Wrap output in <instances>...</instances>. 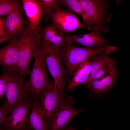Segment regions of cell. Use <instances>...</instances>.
<instances>
[{
  "instance_id": "obj_16",
  "label": "cell",
  "mask_w": 130,
  "mask_h": 130,
  "mask_svg": "<svg viewBox=\"0 0 130 130\" xmlns=\"http://www.w3.org/2000/svg\"><path fill=\"white\" fill-rule=\"evenodd\" d=\"M116 74V69L115 64L99 78L87 82L86 86L96 92H102L112 87Z\"/></svg>"
},
{
  "instance_id": "obj_25",
  "label": "cell",
  "mask_w": 130,
  "mask_h": 130,
  "mask_svg": "<svg viewBox=\"0 0 130 130\" xmlns=\"http://www.w3.org/2000/svg\"><path fill=\"white\" fill-rule=\"evenodd\" d=\"M64 130H77L75 129L74 127L72 125L69 127L66 128ZM86 130H90V129H88Z\"/></svg>"
},
{
  "instance_id": "obj_4",
  "label": "cell",
  "mask_w": 130,
  "mask_h": 130,
  "mask_svg": "<svg viewBox=\"0 0 130 130\" xmlns=\"http://www.w3.org/2000/svg\"><path fill=\"white\" fill-rule=\"evenodd\" d=\"M34 58V62L28 83L31 95L37 97L41 92L52 88L54 84L50 81L48 77L45 58L41 46Z\"/></svg>"
},
{
  "instance_id": "obj_17",
  "label": "cell",
  "mask_w": 130,
  "mask_h": 130,
  "mask_svg": "<svg viewBox=\"0 0 130 130\" xmlns=\"http://www.w3.org/2000/svg\"><path fill=\"white\" fill-rule=\"evenodd\" d=\"M31 112L27 122L34 130H47L44 113L40 102L32 104Z\"/></svg>"
},
{
  "instance_id": "obj_5",
  "label": "cell",
  "mask_w": 130,
  "mask_h": 130,
  "mask_svg": "<svg viewBox=\"0 0 130 130\" xmlns=\"http://www.w3.org/2000/svg\"><path fill=\"white\" fill-rule=\"evenodd\" d=\"M46 65L48 71L54 80V84L58 90L63 94L65 75L62 63L61 49L55 48L46 43L41 42Z\"/></svg>"
},
{
  "instance_id": "obj_15",
  "label": "cell",
  "mask_w": 130,
  "mask_h": 130,
  "mask_svg": "<svg viewBox=\"0 0 130 130\" xmlns=\"http://www.w3.org/2000/svg\"><path fill=\"white\" fill-rule=\"evenodd\" d=\"M40 42L47 43L57 49H61L67 44L65 35L53 24L41 28Z\"/></svg>"
},
{
  "instance_id": "obj_3",
  "label": "cell",
  "mask_w": 130,
  "mask_h": 130,
  "mask_svg": "<svg viewBox=\"0 0 130 130\" xmlns=\"http://www.w3.org/2000/svg\"><path fill=\"white\" fill-rule=\"evenodd\" d=\"M9 74L4 101L9 112L19 104L27 101L31 94L28 82L24 76L20 75L18 72H9Z\"/></svg>"
},
{
  "instance_id": "obj_21",
  "label": "cell",
  "mask_w": 130,
  "mask_h": 130,
  "mask_svg": "<svg viewBox=\"0 0 130 130\" xmlns=\"http://www.w3.org/2000/svg\"><path fill=\"white\" fill-rule=\"evenodd\" d=\"M22 7V1L21 2L17 0H0V16L8 14L16 9Z\"/></svg>"
},
{
  "instance_id": "obj_24",
  "label": "cell",
  "mask_w": 130,
  "mask_h": 130,
  "mask_svg": "<svg viewBox=\"0 0 130 130\" xmlns=\"http://www.w3.org/2000/svg\"><path fill=\"white\" fill-rule=\"evenodd\" d=\"M9 112L6 107L4 105L0 108V125H3L7 117V114Z\"/></svg>"
},
{
  "instance_id": "obj_14",
  "label": "cell",
  "mask_w": 130,
  "mask_h": 130,
  "mask_svg": "<svg viewBox=\"0 0 130 130\" xmlns=\"http://www.w3.org/2000/svg\"><path fill=\"white\" fill-rule=\"evenodd\" d=\"M17 41H11L0 50V64L4 70L18 72Z\"/></svg>"
},
{
  "instance_id": "obj_11",
  "label": "cell",
  "mask_w": 130,
  "mask_h": 130,
  "mask_svg": "<svg viewBox=\"0 0 130 130\" xmlns=\"http://www.w3.org/2000/svg\"><path fill=\"white\" fill-rule=\"evenodd\" d=\"M32 106L27 101L16 106L11 111L3 125L10 130H21L26 124L27 115Z\"/></svg>"
},
{
  "instance_id": "obj_10",
  "label": "cell",
  "mask_w": 130,
  "mask_h": 130,
  "mask_svg": "<svg viewBox=\"0 0 130 130\" xmlns=\"http://www.w3.org/2000/svg\"><path fill=\"white\" fill-rule=\"evenodd\" d=\"M62 96L54 84L52 88L42 93L40 102L46 119L53 117L63 101Z\"/></svg>"
},
{
  "instance_id": "obj_19",
  "label": "cell",
  "mask_w": 130,
  "mask_h": 130,
  "mask_svg": "<svg viewBox=\"0 0 130 130\" xmlns=\"http://www.w3.org/2000/svg\"><path fill=\"white\" fill-rule=\"evenodd\" d=\"M63 6L68 10L80 15L86 26L93 29L95 25L91 19L87 15L78 0H61Z\"/></svg>"
},
{
  "instance_id": "obj_22",
  "label": "cell",
  "mask_w": 130,
  "mask_h": 130,
  "mask_svg": "<svg viewBox=\"0 0 130 130\" xmlns=\"http://www.w3.org/2000/svg\"><path fill=\"white\" fill-rule=\"evenodd\" d=\"M91 59L92 61V70L87 82L91 81L105 64L112 60L109 58L104 55L99 56L93 58H92Z\"/></svg>"
},
{
  "instance_id": "obj_2",
  "label": "cell",
  "mask_w": 130,
  "mask_h": 130,
  "mask_svg": "<svg viewBox=\"0 0 130 130\" xmlns=\"http://www.w3.org/2000/svg\"><path fill=\"white\" fill-rule=\"evenodd\" d=\"M41 34L29 31L17 41L18 46V72L20 75H30L29 66L32 58L34 57L41 47Z\"/></svg>"
},
{
  "instance_id": "obj_18",
  "label": "cell",
  "mask_w": 130,
  "mask_h": 130,
  "mask_svg": "<svg viewBox=\"0 0 130 130\" xmlns=\"http://www.w3.org/2000/svg\"><path fill=\"white\" fill-rule=\"evenodd\" d=\"M90 59L82 62L74 73L72 79L68 86L69 91H73L78 85L86 83L87 81L92 68V61Z\"/></svg>"
},
{
  "instance_id": "obj_1",
  "label": "cell",
  "mask_w": 130,
  "mask_h": 130,
  "mask_svg": "<svg viewBox=\"0 0 130 130\" xmlns=\"http://www.w3.org/2000/svg\"><path fill=\"white\" fill-rule=\"evenodd\" d=\"M117 49L115 46H107L94 49L88 47L81 48L69 44H66L61 48L67 71L70 75L74 74L84 62L100 53L109 54L116 51Z\"/></svg>"
},
{
  "instance_id": "obj_26",
  "label": "cell",
  "mask_w": 130,
  "mask_h": 130,
  "mask_svg": "<svg viewBox=\"0 0 130 130\" xmlns=\"http://www.w3.org/2000/svg\"><path fill=\"white\" fill-rule=\"evenodd\" d=\"M0 130H3V129H0Z\"/></svg>"
},
{
  "instance_id": "obj_7",
  "label": "cell",
  "mask_w": 130,
  "mask_h": 130,
  "mask_svg": "<svg viewBox=\"0 0 130 130\" xmlns=\"http://www.w3.org/2000/svg\"><path fill=\"white\" fill-rule=\"evenodd\" d=\"M74 102L72 98L68 97L63 101L54 116L49 130H62L71 119L78 113L86 110L87 108L77 109L72 105Z\"/></svg>"
},
{
  "instance_id": "obj_8",
  "label": "cell",
  "mask_w": 130,
  "mask_h": 130,
  "mask_svg": "<svg viewBox=\"0 0 130 130\" xmlns=\"http://www.w3.org/2000/svg\"><path fill=\"white\" fill-rule=\"evenodd\" d=\"M87 15L93 21L95 28L100 32L104 30L103 25L105 20L108 5L104 0H78Z\"/></svg>"
},
{
  "instance_id": "obj_20",
  "label": "cell",
  "mask_w": 130,
  "mask_h": 130,
  "mask_svg": "<svg viewBox=\"0 0 130 130\" xmlns=\"http://www.w3.org/2000/svg\"><path fill=\"white\" fill-rule=\"evenodd\" d=\"M42 17L45 22L58 10L62 9L63 6L61 0H41Z\"/></svg>"
},
{
  "instance_id": "obj_23",
  "label": "cell",
  "mask_w": 130,
  "mask_h": 130,
  "mask_svg": "<svg viewBox=\"0 0 130 130\" xmlns=\"http://www.w3.org/2000/svg\"><path fill=\"white\" fill-rule=\"evenodd\" d=\"M9 75V72L4 70L0 78V98L3 101Z\"/></svg>"
},
{
  "instance_id": "obj_12",
  "label": "cell",
  "mask_w": 130,
  "mask_h": 130,
  "mask_svg": "<svg viewBox=\"0 0 130 130\" xmlns=\"http://www.w3.org/2000/svg\"><path fill=\"white\" fill-rule=\"evenodd\" d=\"M23 8L27 18L30 31L40 34V22L42 16L41 0H22Z\"/></svg>"
},
{
  "instance_id": "obj_6",
  "label": "cell",
  "mask_w": 130,
  "mask_h": 130,
  "mask_svg": "<svg viewBox=\"0 0 130 130\" xmlns=\"http://www.w3.org/2000/svg\"><path fill=\"white\" fill-rule=\"evenodd\" d=\"M21 9L17 8L8 14L4 23V37L2 43L17 41L30 31L28 20L24 17Z\"/></svg>"
},
{
  "instance_id": "obj_9",
  "label": "cell",
  "mask_w": 130,
  "mask_h": 130,
  "mask_svg": "<svg viewBox=\"0 0 130 130\" xmlns=\"http://www.w3.org/2000/svg\"><path fill=\"white\" fill-rule=\"evenodd\" d=\"M51 17L53 24L63 33L71 32L80 28L91 29L82 24L78 16L68 10H58Z\"/></svg>"
},
{
  "instance_id": "obj_13",
  "label": "cell",
  "mask_w": 130,
  "mask_h": 130,
  "mask_svg": "<svg viewBox=\"0 0 130 130\" xmlns=\"http://www.w3.org/2000/svg\"><path fill=\"white\" fill-rule=\"evenodd\" d=\"M65 38L67 44L77 43L91 48L105 46L107 42L100 34L99 30L95 27L89 33L78 35H67Z\"/></svg>"
}]
</instances>
